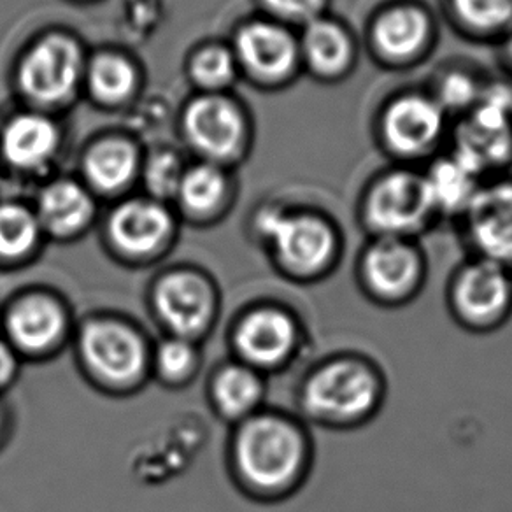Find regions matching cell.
Returning <instances> with one entry per match:
<instances>
[{
	"mask_svg": "<svg viewBox=\"0 0 512 512\" xmlns=\"http://www.w3.org/2000/svg\"><path fill=\"white\" fill-rule=\"evenodd\" d=\"M34 211L46 239L76 241L92 228L97 202L92 190L74 179H55L37 195Z\"/></svg>",
	"mask_w": 512,
	"mask_h": 512,
	"instance_id": "ffe728a7",
	"label": "cell"
},
{
	"mask_svg": "<svg viewBox=\"0 0 512 512\" xmlns=\"http://www.w3.org/2000/svg\"><path fill=\"white\" fill-rule=\"evenodd\" d=\"M356 218L370 237L420 241L439 223L425 172L413 165H393L377 172L363 186Z\"/></svg>",
	"mask_w": 512,
	"mask_h": 512,
	"instance_id": "5b68a950",
	"label": "cell"
},
{
	"mask_svg": "<svg viewBox=\"0 0 512 512\" xmlns=\"http://www.w3.org/2000/svg\"><path fill=\"white\" fill-rule=\"evenodd\" d=\"M228 346L232 358L264 376L290 369L306 348V325L292 307L276 300H262L244 307L235 316Z\"/></svg>",
	"mask_w": 512,
	"mask_h": 512,
	"instance_id": "8992f818",
	"label": "cell"
},
{
	"mask_svg": "<svg viewBox=\"0 0 512 512\" xmlns=\"http://www.w3.org/2000/svg\"><path fill=\"white\" fill-rule=\"evenodd\" d=\"M253 234L274 271L295 285L321 283L341 264V227L320 209L267 204L253 216Z\"/></svg>",
	"mask_w": 512,
	"mask_h": 512,
	"instance_id": "3957f363",
	"label": "cell"
},
{
	"mask_svg": "<svg viewBox=\"0 0 512 512\" xmlns=\"http://www.w3.org/2000/svg\"><path fill=\"white\" fill-rule=\"evenodd\" d=\"M388 397L379 363L358 351H337L314 362L295 390L297 414L307 425L348 432L369 425Z\"/></svg>",
	"mask_w": 512,
	"mask_h": 512,
	"instance_id": "7a4b0ae2",
	"label": "cell"
},
{
	"mask_svg": "<svg viewBox=\"0 0 512 512\" xmlns=\"http://www.w3.org/2000/svg\"><path fill=\"white\" fill-rule=\"evenodd\" d=\"M330 2L332 0H258V6L267 18L300 30L328 15Z\"/></svg>",
	"mask_w": 512,
	"mask_h": 512,
	"instance_id": "d6a6232c",
	"label": "cell"
},
{
	"mask_svg": "<svg viewBox=\"0 0 512 512\" xmlns=\"http://www.w3.org/2000/svg\"><path fill=\"white\" fill-rule=\"evenodd\" d=\"M446 306L458 327L470 334H491L512 316V272L476 256H467L451 272Z\"/></svg>",
	"mask_w": 512,
	"mask_h": 512,
	"instance_id": "7c38bea8",
	"label": "cell"
},
{
	"mask_svg": "<svg viewBox=\"0 0 512 512\" xmlns=\"http://www.w3.org/2000/svg\"><path fill=\"white\" fill-rule=\"evenodd\" d=\"M178 220L171 207L151 199L121 200L104 223V244L109 253L130 267L157 264L171 251Z\"/></svg>",
	"mask_w": 512,
	"mask_h": 512,
	"instance_id": "4fadbf2b",
	"label": "cell"
},
{
	"mask_svg": "<svg viewBox=\"0 0 512 512\" xmlns=\"http://www.w3.org/2000/svg\"><path fill=\"white\" fill-rule=\"evenodd\" d=\"M232 50L241 74L262 88H285L302 74L299 32L267 16L239 25Z\"/></svg>",
	"mask_w": 512,
	"mask_h": 512,
	"instance_id": "e0dca14e",
	"label": "cell"
},
{
	"mask_svg": "<svg viewBox=\"0 0 512 512\" xmlns=\"http://www.w3.org/2000/svg\"><path fill=\"white\" fill-rule=\"evenodd\" d=\"M484 88L486 83L476 72L460 65H451L448 69L444 67L435 76L428 92L432 93L444 113L448 114L449 120H460L481 100Z\"/></svg>",
	"mask_w": 512,
	"mask_h": 512,
	"instance_id": "f546056e",
	"label": "cell"
},
{
	"mask_svg": "<svg viewBox=\"0 0 512 512\" xmlns=\"http://www.w3.org/2000/svg\"><path fill=\"white\" fill-rule=\"evenodd\" d=\"M460 225L469 256L512 272V178L484 179Z\"/></svg>",
	"mask_w": 512,
	"mask_h": 512,
	"instance_id": "ac0fdd59",
	"label": "cell"
},
{
	"mask_svg": "<svg viewBox=\"0 0 512 512\" xmlns=\"http://www.w3.org/2000/svg\"><path fill=\"white\" fill-rule=\"evenodd\" d=\"M451 153L479 178H495L512 165V86L486 83L483 97L456 120Z\"/></svg>",
	"mask_w": 512,
	"mask_h": 512,
	"instance_id": "30bf717a",
	"label": "cell"
},
{
	"mask_svg": "<svg viewBox=\"0 0 512 512\" xmlns=\"http://www.w3.org/2000/svg\"><path fill=\"white\" fill-rule=\"evenodd\" d=\"M314 453L313 434L299 414L265 407L232 427L228 469L246 497L278 504L306 486Z\"/></svg>",
	"mask_w": 512,
	"mask_h": 512,
	"instance_id": "6da1fadb",
	"label": "cell"
},
{
	"mask_svg": "<svg viewBox=\"0 0 512 512\" xmlns=\"http://www.w3.org/2000/svg\"><path fill=\"white\" fill-rule=\"evenodd\" d=\"M234 200V183L227 167L211 162L188 165L174 202L188 220L209 223L227 213Z\"/></svg>",
	"mask_w": 512,
	"mask_h": 512,
	"instance_id": "603a6c76",
	"label": "cell"
},
{
	"mask_svg": "<svg viewBox=\"0 0 512 512\" xmlns=\"http://www.w3.org/2000/svg\"><path fill=\"white\" fill-rule=\"evenodd\" d=\"M62 144L57 123L46 114L20 113L11 116L0 130V155L20 172H39L55 160Z\"/></svg>",
	"mask_w": 512,
	"mask_h": 512,
	"instance_id": "44dd1931",
	"label": "cell"
},
{
	"mask_svg": "<svg viewBox=\"0 0 512 512\" xmlns=\"http://www.w3.org/2000/svg\"><path fill=\"white\" fill-rule=\"evenodd\" d=\"M239 64L232 46L209 43L193 50L188 76L204 93H225L239 78Z\"/></svg>",
	"mask_w": 512,
	"mask_h": 512,
	"instance_id": "4dcf8cb0",
	"label": "cell"
},
{
	"mask_svg": "<svg viewBox=\"0 0 512 512\" xmlns=\"http://www.w3.org/2000/svg\"><path fill=\"white\" fill-rule=\"evenodd\" d=\"M449 116L428 90H404L384 102L376 118L381 150L400 165L437 157Z\"/></svg>",
	"mask_w": 512,
	"mask_h": 512,
	"instance_id": "8fae6325",
	"label": "cell"
},
{
	"mask_svg": "<svg viewBox=\"0 0 512 512\" xmlns=\"http://www.w3.org/2000/svg\"><path fill=\"white\" fill-rule=\"evenodd\" d=\"M85 83L95 102L121 106L136 93L139 71L125 55L102 51L86 62Z\"/></svg>",
	"mask_w": 512,
	"mask_h": 512,
	"instance_id": "83f0119b",
	"label": "cell"
},
{
	"mask_svg": "<svg viewBox=\"0 0 512 512\" xmlns=\"http://www.w3.org/2000/svg\"><path fill=\"white\" fill-rule=\"evenodd\" d=\"M72 344L81 374L102 393L132 395L151 379L153 344L125 316H86L76 325Z\"/></svg>",
	"mask_w": 512,
	"mask_h": 512,
	"instance_id": "277c9868",
	"label": "cell"
},
{
	"mask_svg": "<svg viewBox=\"0 0 512 512\" xmlns=\"http://www.w3.org/2000/svg\"><path fill=\"white\" fill-rule=\"evenodd\" d=\"M498 51H500V60L505 67V71L512 76V27L505 32L502 39L498 41Z\"/></svg>",
	"mask_w": 512,
	"mask_h": 512,
	"instance_id": "d590c367",
	"label": "cell"
},
{
	"mask_svg": "<svg viewBox=\"0 0 512 512\" xmlns=\"http://www.w3.org/2000/svg\"><path fill=\"white\" fill-rule=\"evenodd\" d=\"M76 323L71 307L48 288H27L6 302L0 313V337L20 360H50L72 342Z\"/></svg>",
	"mask_w": 512,
	"mask_h": 512,
	"instance_id": "9c48e42d",
	"label": "cell"
},
{
	"mask_svg": "<svg viewBox=\"0 0 512 512\" xmlns=\"http://www.w3.org/2000/svg\"><path fill=\"white\" fill-rule=\"evenodd\" d=\"M11 421H13V414L9 411V406L0 397V448L9 441V434H11Z\"/></svg>",
	"mask_w": 512,
	"mask_h": 512,
	"instance_id": "e575fe53",
	"label": "cell"
},
{
	"mask_svg": "<svg viewBox=\"0 0 512 512\" xmlns=\"http://www.w3.org/2000/svg\"><path fill=\"white\" fill-rule=\"evenodd\" d=\"M437 22L418 0H393L372 15L367 25L370 57L386 69H411L434 51Z\"/></svg>",
	"mask_w": 512,
	"mask_h": 512,
	"instance_id": "2e32d148",
	"label": "cell"
},
{
	"mask_svg": "<svg viewBox=\"0 0 512 512\" xmlns=\"http://www.w3.org/2000/svg\"><path fill=\"white\" fill-rule=\"evenodd\" d=\"M186 167L179 153L169 148L155 151L148 157L143 167L144 185L148 188V197L160 200V202H171L176 199L179 183L183 179Z\"/></svg>",
	"mask_w": 512,
	"mask_h": 512,
	"instance_id": "1f68e13d",
	"label": "cell"
},
{
	"mask_svg": "<svg viewBox=\"0 0 512 512\" xmlns=\"http://www.w3.org/2000/svg\"><path fill=\"white\" fill-rule=\"evenodd\" d=\"M267 392V376L235 358L220 363L207 386L214 413L232 427L265 409Z\"/></svg>",
	"mask_w": 512,
	"mask_h": 512,
	"instance_id": "7402d4cb",
	"label": "cell"
},
{
	"mask_svg": "<svg viewBox=\"0 0 512 512\" xmlns=\"http://www.w3.org/2000/svg\"><path fill=\"white\" fill-rule=\"evenodd\" d=\"M86 60L74 37L51 32L36 39L22 55L16 81L23 97L39 107L71 102L85 81Z\"/></svg>",
	"mask_w": 512,
	"mask_h": 512,
	"instance_id": "5bb4252c",
	"label": "cell"
},
{
	"mask_svg": "<svg viewBox=\"0 0 512 512\" xmlns=\"http://www.w3.org/2000/svg\"><path fill=\"white\" fill-rule=\"evenodd\" d=\"M458 34L497 44L512 27V0H444Z\"/></svg>",
	"mask_w": 512,
	"mask_h": 512,
	"instance_id": "4316f807",
	"label": "cell"
},
{
	"mask_svg": "<svg viewBox=\"0 0 512 512\" xmlns=\"http://www.w3.org/2000/svg\"><path fill=\"white\" fill-rule=\"evenodd\" d=\"M20 363V356L16 355L8 342L0 337V395L15 381Z\"/></svg>",
	"mask_w": 512,
	"mask_h": 512,
	"instance_id": "836d02e7",
	"label": "cell"
},
{
	"mask_svg": "<svg viewBox=\"0 0 512 512\" xmlns=\"http://www.w3.org/2000/svg\"><path fill=\"white\" fill-rule=\"evenodd\" d=\"M183 137L204 162L221 167L248 155L251 125L244 107L227 93H200L186 104Z\"/></svg>",
	"mask_w": 512,
	"mask_h": 512,
	"instance_id": "9a60e30c",
	"label": "cell"
},
{
	"mask_svg": "<svg viewBox=\"0 0 512 512\" xmlns=\"http://www.w3.org/2000/svg\"><path fill=\"white\" fill-rule=\"evenodd\" d=\"M428 260L420 241L370 237L358 251V290L374 306L400 309L420 297L427 285Z\"/></svg>",
	"mask_w": 512,
	"mask_h": 512,
	"instance_id": "52a82bcc",
	"label": "cell"
},
{
	"mask_svg": "<svg viewBox=\"0 0 512 512\" xmlns=\"http://www.w3.org/2000/svg\"><path fill=\"white\" fill-rule=\"evenodd\" d=\"M141 169L136 146L121 137H106L92 144L83 157V174L92 192L113 195L125 190Z\"/></svg>",
	"mask_w": 512,
	"mask_h": 512,
	"instance_id": "d4e9b609",
	"label": "cell"
},
{
	"mask_svg": "<svg viewBox=\"0 0 512 512\" xmlns=\"http://www.w3.org/2000/svg\"><path fill=\"white\" fill-rule=\"evenodd\" d=\"M46 239L34 207L0 202V269H18L36 260Z\"/></svg>",
	"mask_w": 512,
	"mask_h": 512,
	"instance_id": "484cf974",
	"label": "cell"
},
{
	"mask_svg": "<svg viewBox=\"0 0 512 512\" xmlns=\"http://www.w3.org/2000/svg\"><path fill=\"white\" fill-rule=\"evenodd\" d=\"M302 72L321 83H339L358 62V41L341 18L323 15L299 30Z\"/></svg>",
	"mask_w": 512,
	"mask_h": 512,
	"instance_id": "d6986e66",
	"label": "cell"
},
{
	"mask_svg": "<svg viewBox=\"0 0 512 512\" xmlns=\"http://www.w3.org/2000/svg\"><path fill=\"white\" fill-rule=\"evenodd\" d=\"M202 365L200 344L165 335L151 351V379L165 388H185L199 376Z\"/></svg>",
	"mask_w": 512,
	"mask_h": 512,
	"instance_id": "f1b7e54d",
	"label": "cell"
},
{
	"mask_svg": "<svg viewBox=\"0 0 512 512\" xmlns=\"http://www.w3.org/2000/svg\"><path fill=\"white\" fill-rule=\"evenodd\" d=\"M423 172L439 220H460L484 181L451 151L432 158Z\"/></svg>",
	"mask_w": 512,
	"mask_h": 512,
	"instance_id": "cb8c5ba5",
	"label": "cell"
},
{
	"mask_svg": "<svg viewBox=\"0 0 512 512\" xmlns=\"http://www.w3.org/2000/svg\"><path fill=\"white\" fill-rule=\"evenodd\" d=\"M148 307L165 335L200 344L220 316V288L207 272L172 267L153 279Z\"/></svg>",
	"mask_w": 512,
	"mask_h": 512,
	"instance_id": "ba28073f",
	"label": "cell"
}]
</instances>
